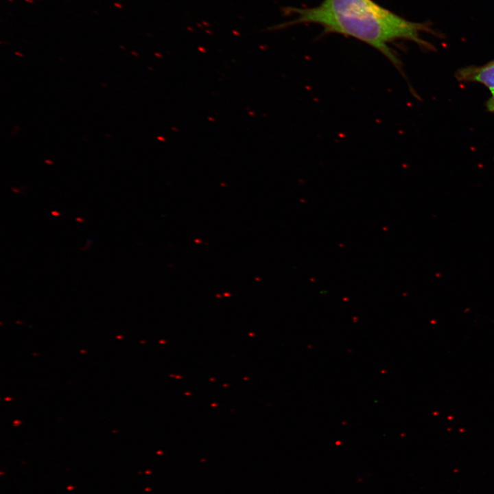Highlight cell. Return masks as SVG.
Masks as SVG:
<instances>
[{
  "instance_id": "cell-1",
  "label": "cell",
  "mask_w": 494,
  "mask_h": 494,
  "mask_svg": "<svg viewBox=\"0 0 494 494\" xmlns=\"http://www.w3.org/2000/svg\"><path fill=\"white\" fill-rule=\"evenodd\" d=\"M285 11L292 20L276 26L312 23L324 29L325 33L350 36L373 47L399 71L401 61L390 44L399 40H410L423 47L430 45L421 38V32H429L424 23L408 21L386 9L373 0H322L310 8L288 7Z\"/></svg>"
},
{
  "instance_id": "cell-2",
  "label": "cell",
  "mask_w": 494,
  "mask_h": 494,
  "mask_svg": "<svg viewBox=\"0 0 494 494\" xmlns=\"http://www.w3.org/2000/svg\"><path fill=\"white\" fill-rule=\"evenodd\" d=\"M456 79L462 82H477L491 91L494 89V59L481 66H468L456 73Z\"/></svg>"
},
{
  "instance_id": "cell-3",
  "label": "cell",
  "mask_w": 494,
  "mask_h": 494,
  "mask_svg": "<svg viewBox=\"0 0 494 494\" xmlns=\"http://www.w3.org/2000/svg\"><path fill=\"white\" fill-rule=\"evenodd\" d=\"M491 95L486 103V106L489 112L494 113V89L491 90Z\"/></svg>"
},
{
  "instance_id": "cell-4",
  "label": "cell",
  "mask_w": 494,
  "mask_h": 494,
  "mask_svg": "<svg viewBox=\"0 0 494 494\" xmlns=\"http://www.w3.org/2000/svg\"><path fill=\"white\" fill-rule=\"evenodd\" d=\"M51 213L55 216H60V213L58 212L57 211H53L51 212Z\"/></svg>"
},
{
  "instance_id": "cell-5",
  "label": "cell",
  "mask_w": 494,
  "mask_h": 494,
  "mask_svg": "<svg viewBox=\"0 0 494 494\" xmlns=\"http://www.w3.org/2000/svg\"><path fill=\"white\" fill-rule=\"evenodd\" d=\"M75 220H76V221H78V222H84V220H83L82 218H81V217H77Z\"/></svg>"
}]
</instances>
